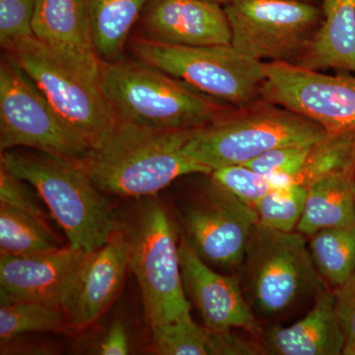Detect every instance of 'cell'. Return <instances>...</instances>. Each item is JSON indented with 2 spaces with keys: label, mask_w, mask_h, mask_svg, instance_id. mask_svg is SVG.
Returning <instances> with one entry per match:
<instances>
[{
  "label": "cell",
  "mask_w": 355,
  "mask_h": 355,
  "mask_svg": "<svg viewBox=\"0 0 355 355\" xmlns=\"http://www.w3.org/2000/svg\"><path fill=\"white\" fill-rule=\"evenodd\" d=\"M142 38L174 46L231 44L223 6L203 0H149L139 18Z\"/></svg>",
  "instance_id": "e0dca14e"
},
{
  "label": "cell",
  "mask_w": 355,
  "mask_h": 355,
  "mask_svg": "<svg viewBox=\"0 0 355 355\" xmlns=\"http://www.w3.org/2000/svg\"><path fill=\"white\" fill-rule=\"evenodd\" d=\"M35 38L62 64L98 84V57L86 0H36L32 23Z\"/></svg>",
  "instance_id": "2e32d148"
},
{
  "label": "cell",
  "mask_w": 355,
  "mask_h": 355,
  "mask_svg": "<svg viewBox=\"0 0 355 355\" xmlns=\"http://www.w3.org/2000/svg\"><path fill=\"white\" fill-rule=\"evenodd\" d=\"M193 130H156L118 120L77 164L102 193L154 196L177 178L211 173L184 153Z\"/></svg>",
  "instance_id": "6da1fadb"
},
{
  "label": "cell",
  "mask_w": 355,
  "mask_h": 355,
  "mask_svg": "<svg viewBox=\"0 0 355 355\" xmlns=\"http://www.w3.org/2000/svg\"><path fill=\"white\" fill-rule=\"evenodd\" d=\"M132 240L116 229L103 246L86 254L62 298L70 326L95 323L120 293L130 266Z\"/></svg>",
  "instance_id": "4fadbf2b"
},
{
  "label": "cell",
  "mask_w": 355,
  "mask_h": 355,
  "mask_svg": "<svg viewBox=\"0 0 355 355\" xmlns=\"http://www.w3.org/2000/svg\"><path fill=\"white\" fill-rule=\"evenodd\" d=\"M244 293L252 309L277 316L304 296L327 288L311 257L305 236L257 223L242 263Z\"/></svg>",
  "instance_id": "8992f818"
},
{
  "label": "cell",
  "mask_w": 355,
  "mask_h": 355,
  "mask_svg": "<svg viewBox=\"0 0 355 355\" xmlns=\"http://www.w3.org/2000/svg\"><path fill=\"white\" fill-rule=\"evenodd\" d=\"M355 355V354H354Z\"/></svg>",
  "instance_id": "8d00e7d4"
},
{
  "label": "cell",
  "mask_w": 355,
  "mask_h": 355,
  "mask_svg": "<svg viewBox=\"0 0 355 355\" xmlns=\"http://www.w3.org/2000/svg\"><path fill=\"white\" fill-rule=\"evenodd\" d=\"M312 146L277 147L243 165L268 178L275 188L288 186L293 184L291 179L300 171Z\"/></svg>",
  "instance_id": "f1b7e54d"
},
{
  "label": "cell",
  "mask_w": 355,
  "mask_h": 355,
  "mask_svg": "<svg viewBox=\"0 0 355 355\" xmlns=\"http://www.w3.org/2000/svg\"><path fill=\"white\" fill-rule=\"evenodd\" d=\"M203 1L210 2V3L219 4V6H224L225 4L229 3L231 0H203Z\"/></svg>",
  "instance_id": "836d02e7"
},
{
  "label": "cell",
  "mask_w": 355,
  "mask_h": 355,
  "mask_svg": "<svg viewBox=\"0 0 355 355\" xmlns=\"http://www.w3.org/2000/svg\"><path fill=\"white\" fill-rule=\"evenodd\" d=\"M130 266L139 282L144 316L150 329L190 320L179 246L171 221L156 202L140 212L132 239Z\"/></svg>",
  "instance_id": "ba28073f"
},
{
  "label": "cell",
  "mask_w": 355,
  "mask_h": 355,
  "mask_svg": "<svg viewBox=\"0 0 355 355\" xmlns=\"http://www.w3.org/2000/svg\"><path fill=\"white\" fill-rule=\"evenodd\" d=\"M155 352L162 355L261 354L257 338L247 340L232 331H216L193 319L151 329Z\"/></svg>",
  "instance_id": "ffe728a7"
},
{
  "label": "cell",
  "mask_w": 355,
  "mask_h": 355,
  "mask_svg": "<svg viewBox=\"0 0 355 355\" xmlns=\"http://www.w3.org/2000/svg\"><path fill=\"white\" fill-rule=\"evenodd\" d=\"M308 246L320 277L331 289L355 272V223L318 231L310 236Z\"/></svg>",
  "instance_id": "603a6c76"
},
{
  "label": "cell",
  "mask_w": 355,
  "mask_h": 355,
  "mask_svg": "<svg viewBox=\"0 0 355 355\" xmlns=\"http://www.w3.org/2000/svg\"><path fill=\"white\" fill-rule=\"evenodd\" d=\"M261 98L316 121L328 132H355V76L326 74L286 62H266Z\"/></svg>",
  "instance_id": "8fae6325"
},
{
  "label": "cell",
  "mask_w": 355,
  "mask_h": 355,
  "mask_svg": "<svg viewBox=\"0 0 355 355\" xmlns=\"http://www.w3.org/2000/svg\"><path fill=\"white\" fill-rule=\"evenodd\" d=\"M87 252L67 245L27 256H0V303L62 306V298Z\"/></svg>",
  "instance_id": "9a60e30c"
},
{
  "label": "cell",
  "mask_w": 355,
  "mask_h": 355,
  "mask_svg": "<svg viewBox=\"0 0 355 355\" xmlns=\"http://www.w3.org/2000/svg\"><path fill=\"white\" fill-rule=\"evenodd\" d=\"M69 319L62 306L35 302L1 303L0 338L1 342L32 331L67 333Z\"/></svg>",
  "instance_id": "484cf974"
},
{
  "label": "cell",
  "mask_w": 355,
  "mask_h": 355,
  "mask_svg": "<svg viewBox=\"0 0 355 355\" xmlns=\"http://www.w3.org/2000/svg\"><path fill=\"white\" fill-rule=\"evenodd\" d=\"M98 83L119 120L156 130H197L234 108L140 60H101Z\"/></svg>",
  "instance_id": "7a4b0ae2"
},
{
  "label": "cell",
  "mask_w": 355,
  "mask_h": 355,
  "mask_svg": "<svg viewBox=\"0 0 355 355\" xmlns=\"http://www.w3.org/2000/svg\"><path fill=\"white\" fill-rule=\"evenodd\" d=\"M17 146L76 163L88 150L32 79L7 55L0 64V151Z\"/></svg>",
  "instance_id": "30bf717a"
},
{
  "label": "cell",
  "mask_w": 355,
  "mask_h": 355,
  "mask_svg": "<svg viewBox=\"0 0 355 355\" xmlns=\"http://www.w3.org/2000/svg\"><path fill=\"white\" fill-rule=\"evenodd\" d=\"M354 174L329 178L307 188L304 209L296 231L310 237L324 229L354 224Z\"/></svg>",
  "instance_id": "44dd1931"
},
{
  "label": "cell",
  "mask_w": 355,
  "mask_h": 355,
  "mask_svg": "<svg viewBox=\"0 0 355 355\" xmlns=\"http://www.w3.org/2000/svg\"><path fill=\"white\" fill-rule=\"evenodd\" d=\"M130 352L125 329L120 323L114 324L98 347V354L103 355H125Z\"/></svg>",
  "instance_id": "d6a6232c"
},
{
  "label": "cell",
  "mask_w": 355,
  "mask_h": 355,
  "mask_svg": "<svg viewBox=\"0 0 355 355\" xmlns=\"http://www.w3.org/2000/svg\"><path fill=\"white\" fill-rule=\"evenodd\" d=\"M135 57L209 97L234 108L260 101L266 62L248 57L232 44L174 46L137 37Z\"/></svg>",
  "instance_id": "5b68a950"
},
{
  "label": "cell",
  "mask_w": 355,
  "mask_h": 355,
  "mask_svg": "<svg viewBox=\"0 0 355 355\" xmlns=\"http://www.w3.org/2000/svg\"><path fill=\"white\" fill-rule=\"evenodd\" d=\"M36 0H0V44L6 50L18 40L33 35Z\"/></svg>",
  "instance_id": "f546056e"
},
{
  "label": "cell",
  "mask_w": 355,
  "mask_h": 355,
  "mask_svg": "<svg viewBox=\"0 0 355 355\" xmlns=\"http://www.w3.org/2000/svg\"><path fill=\"white\" fill-rule=\"evenodd\" d=\"M355 173V132H328L311 146L304 164L291 184L309 188L312 184L340 175Z\"/></svg>",
  "instance_id": "cb8c5ba5"
},
{
  "label": "cell",
  "mask_w": 355,
  "mask_h": 355,
  "mask_svg": "<svg viewBox=\"0 0 355 355\" xmlns=\"http://www.w3.org/2000/svg\"><path fill=\"white\" fill-rule=\"evenodd\" d=\"M29 184L13 174L6 165L0 163V202L23 210L44 221L42 207Z\"/></svg>",
  "instance_id": "4dcf8cb0"
},
{
  "label": "cell",
  "mask_w": 355,
  "mask_h": 355,
  "mask_svg": "<svg viewBox=\"0 0 355 355\" xmlns=\"http://www.w3.org/2000/svg\"><path fill=\"white\" fill-rule=\"evenodd\" d=\"M301 1L311 2V3L321 4L323 0H301Z\"/></svg>",
  "instance_id": "e575fe53"
},
{
  "label": "cell",
  "mask_w": 355,
  "mask_h": 355,
  "mask_svg": "<svg viewBox=\"0 0 355 355\" xmlns=\"http://www.w3.org/2000/svg\"><path fill=\"white\" fill-rule=\"evenodd\" d=\"M223 8L231 44L260 62L295 65L324 21L321 4L301 0H231Z\"/></svg>",
  "instance_id": "52a82bcc"
},
{
  "label": "cell",
  "mask_w": 355,
  "mask_h": 355,
  "mask_svg": "<svg viewBox=\"0 0 355 355\" xmlns=\"http://www.w3.org/2000/svg\"><path fill=\"white\" fill-rule=\"evenodd\" d=\"M179 252L184 288L200 311L205 326L216 331L242 329L254 338L260 335L261 329L241 282L214 272L187 239L180 243Z\"/></svg>",
  "instance_id": "5bb4252c"
},
{
  "label": "cell",
  "mask_w": 355,
  "mask_h": 355,
  "mask_svg": "<svg viewBox=\"0 0 355 355\" xmlns=\"http://www.w3.org/2000/svg\"><path fill=\"white\" fill-rule=\"evenodd\" d=\"M58 248L46 222L0 202V256H27Z\"/></svg>",
  "instance_id": "d4e9b609"
},
{
  "label": "cell",
  "mask_w": 355,
  "mask_h": 355,
  "mask_svg": "<svg viewBox=\"0 0 355 355\" xmlns=\"http://www.w3.org/2000/svg\"><path fill=\"white\" fill-rule=\"evenodd\" d=\"M149 0H86L98 57L121 60L128 36Z\"/></svg>",
  "instance_id": "7402d4cb"
},
{
  "label": "cell",
  "mask_w": 355,
  "mask_h": 355,
  "mask_svg": "<svg viewBox=\"0 0 355 355\" xmlns=\"http://www.w3.org/2000/svg\"><path fill=\"white\" fill-rule=\"evenodd\" d=\"M327 133L326 128L307 116L261 99L230 109L209 125L193 130L184 153L212 172L246 164L277 147L312 146Z\"/></svg>",
  "instance_id": "3957f363"
},
{
  "label": "cell",
  "mask_w": 355,
  "mask_h": 355,
  "mask_svg": "<svg viewBox=\"0 0 355 355\" xmlns=\"http://www.w3.org/2000/svg\"><path fill=\"white\" fill-rule=\"evenodd\" d=\"M324 21L295 65L355 73V0H323Z\"/></svg>",
  "instance_id": "d6986e66"
},
{
  "label": "cell",
  "mask_w": 355,
  "mask_h": 355,
  "mask_svg": "<svg viewBox=\"0 0 355 355\" xmlns=\"http://www.w3.org/2000/svg\"><path fill=\"white\" fill-rule=\"evenodd\" d=\"M0 163L36 190L72 247L90 253L118 229L108 198L76 162L40 151H6Z\"/></svg>",
  "instance_id": "277c9868"
},
{
  "label": "cell",
  "mask_w": 355,
  "mask_h": 355,
  "mask_svg": "<svg viewBox=\"0 0 355 355\" xmlns=\"http://www.w3.org/2000/svg\"><path fill=\"white\" fill-rule=\"evenodd\" d=\"M188 240L205 261L242 266L258 217L253 207L210 182L202 202L184 211Z\"/></svg>",
  "instance_id": "7c38bea8"
},
{
  "label": "cell",
  "mask_w": 355,
  "mask_h": 355,
  "mask_svg": "<svg viewBox=\"0 0 355 355\" xmlns=\"http://www.w3.org/2000/svg\"><path fill=\"white\" fill-rule=\"evenodd\" d=\"M336 311L345 336V355L355 354V272L347 282L333 289Z\"/></svg>",
  "instance_id": "1f68e13d"
},
{
  "label": "cell",
  "mask_w": 355,
  "mask_h": 355,
  "mask_svg": "<svg viewBox=\"0 0 355 355\" xmlns=\"http://www.w3.org/2000/svg\"><path fill=\"white\" fill-rule=\"evenodd\" d=\"M4 51L32 79L51 108L88 148L119 120L98 84L62 64L34 36L18 40Z\"/></svg>",
  "instance_id": "9c48e42d"
},
{
  "label": "cell",
  "mask_w": 355,
  "mask_h": 355,
  "mask_svg": "<svg viewBox=\"0 0 355 355\" xmlns=\"http://www.w3.org/2000/svg\"><path fill=\"white\" fill-rule=\"evenodd\" d=\"M261 354H343L345 336L338 311L335 293L324 288L315 296L312 309L291 326L272 327L257 336Z\"/></svg>",
  "instance_id": "ac0fdd59"
},
{
  "label": "cell",
  "mask_w": 355,
  "mask_h": 355,
  "mask_svg": "<svg viewBox=\"0 0 355 355\" xmlns=\"http://www.w3.org/2000/svg\"><path fill=\"white\" fill-rule=\"evenodd\" d=\"M307 193V188L295 184L273 189L253 207L258 224L282 232L296 231Z\"/></svg>",
  "instance_id": "4316f807"
},
{
  "label": "cell",
  "mask_w": 355,
  "mask_h": 355,
  "mask_svg": "<svg viewBox=\"0 0 355 355\" xmlns=\"http://www.w3.org/2000/svg\"><path fill=\"white\" fill-rule=\"evenodd\" d=\"M209 176L212 184L252 207L275 189L268 178L245 165L219 168Z\"/></svg>",
  "instance_id": "83f0119b"
},
{
  "label": "cell",
  "mask_w": 355,
  "mask_h": 355,
  "mask_svg": "<svg viewBox=\"0 0 355 355\" xmlns=\"http://www.w3.org/2000/svg\"><path fill=\"white\" fill-rule=\"evenodd\" d=\"M354 196H355V174L354 177Z\"/></svg>",
  "instance_id": "d590c367"
}]
</instances>
